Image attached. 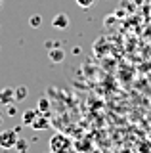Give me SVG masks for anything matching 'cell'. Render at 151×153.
I'll list each match as a JSON object with an SVG mask.
<instances>
[{"instance_id":"8fae6325","label":"cell","mask_w":151,"mask_h":153,"mask_svg":"<svg viewBox=\"0 0 151 153\" xmlns=\"http://www.w3.org/2000/svg\"><path fill=\"white\" fill-rule=\"evenodd\" d=\"M36 109H38L40 113H48L50 111V102L46 98H40L38 100V107H36Z\"/></svg>"},{"instance_id":"ba28073f","label":"cell","mask_w":151,"mask_h":153,"mask_svg":"<svg viewBox=\"0 0 151 153\" xmlns=\"http://www.w3.org/2000/svg\"><path fill=\"white\" fill-rule=\"evenodd\" d=\"M27 147H29V143H27V140L25 138H17V142H16V147H13V149H16L17 153H27Z\"/></svg>"},{"instance_id":"7a4b0ae2","label":"cell","mask_w":151,"mask_h":153,"mask_svg":"<svg viewBox=\"0 0 151 153\" xmlns=\"http://www.w3.org/2000/svg\"><path fill=\"white\" fill-rule=\"evenodd\" d=\"M17 138H19V132H17L16 128L2 130V132H0V147H4V149H13Z\"/></svg>"},{"instance_id":"2e32d148","label":"cell","mask_w":151,"mask_h":153,"mask_svg":"<svg viewBox=\"0 0 151 153\" xmlns=\"http://www.w3.org/2000/svg\"><path fill=\"white\" fill-rule=\"evenodd\" d=\"M16 153H17V151H16Z\"/></svg>"},{"instance_id":"277c9868","label":"cell","mask_w":151,"mask_h":153,"mask_svg":"<svg viewBox=\"0 0 151 153\" xmlns=\"http://www.w3.org/2000/svg\"><path fill=\"white\" fill-rule=\"evenodd\" d=\"M52 27L59 29V31H65L69 27V16L67 13H56L54 19H52Z\"/></svg>"},{"instance_id":"8992f818","label":"cell","mask_w":151,"mask_h":153,"mask_svg":"<svg viewBox=\"0 0 151 153\" xmlns=\"http://www.w3.org/2000/svg\"><path fill=\"white\" fill-rule=\"evenodd\" d=\"M38 109H27L25 113H23V117H21V123H23V126H31L33 121H35L36 117H38Z\"/></svg>"},{"instance_id":"30bf717a","label":"cell","mask_w":151,"mask_h":153,"mask_svg":"<svg viewBox=\"0 0 151 153\" xmlns=\"http://www.w3.org/2000/svg\"><path fill=\"white\" fill-rule=\"evenodd\" d=\"M29 25H31L33 29H38V27L42 25V16H40V13H35V16L29 17Z\"/></svg>"},{"instance_id":"6da1fadb","label":"cell","mask_w":151,"mask_h":153,"mask_svg":"<svg viewBox=\"0 0 151 153\" xmlns=\"http://www.w3.org/2000/svg\"><path fill=\"white\" fill-rule=\"evenodd\" d=\"M69 147H71V140L65 134H54L52 136V140H50V149L54 151V153H67L69 151Z\"/></svg>"},{"instance_id":"7c38bea8","label":"cell","mask_w":151,"mask_h":153,"mask_svg":"<svg viewBox=\"0 0 151 153\" xmlns=\"http://www.w3.org/2000/svg\"><path fill=\"white\" fill-rule=\"evenodd\" d=\"M77 2V6H81L84 10H88V8H92L94 4H96V0H75Z\"/></svg>"},{"instance_id":"9c48e42d","label":"cell","mask_w":151,"mask_h":153,"mask_svg":"<svg viewBox=\"0 0 151 153\" xmlns=\"http://www.w3.org/2000/svg\"><path fill=\"white\" fill-rule=\"evenodd\" d=\"M27 96H29L27 86H17V88H16V102H23Z\"/></svg>"},{"instance_id":"52a82bcc","label":"cell","mask_w":151,"mask_h":153,"mask_svg":"<svg viewBox=\"0 0 151 153\" xmlns=\"http://www.w3.org/2000/svg\"><path fill=\"white\" fill-rule=\"evenodd\" d=\"M35 130H46V128L50 126V121L46 117H36L35 121H33V124H31Z\"/></svg>"},{"instance_id":"4fadbf2b","label":"cell","mask_w":151,"mask_h":153,"mask_svg":"<svg viewBox=\"0 0 151 153\" xmlns=\"http://www.w3.org/2000/svg\"><path fill=\"white\" fill-rule=\"evenodd\" d=\"M16 113H17V107H13V103H10V105H8V115H10V117H13Z\"/></svg>"},{"instance_id":"3957f363","label":"cell","mask_w":151,"mask_h":153,"mask_svg":"<svg viewBox=\"0 0 151 153\" xmlns=\"http://www.w3.org/2000/svg\"><path fill=\"white\" fill-rule=\"evenodd\" d=\"M10 103H16V88L6 86L0 90V105H10Z\"/></svg>"},{"instance_id":"5bb4252c","label":"cell","mask_w":151,"mask_h":153,"mask_svg":"<svg viewBox=\"0 0 151 153\" xmlns=\"http://www.w3.org/2000/svg\"><path fill=\"white\" fill-rule=\"evenodd\" d=\"M0 124H2V115H0Z\"/></svg>"},{"instance_id":"9a60e30c","label":"cell","mask_w":151,"mask_h":153,"mask_svg":"<svg viewBox=\"0 0 151 153\" xmlns=\"http://www.w3.org/2000/svg\"><path fill=\"white\" fill-rule=\"evenodd\" d=\"M0 8H2V0H0Z\"/></svg>"},{"instance_id":"5b68a950","label":"cell","mask_w":151,"mask_h":153,"mask_svg":"<svg viewBox=\"0 0 151 153\" xmlns=\"http://www.w3.org/2000/svg\"><path fill=\"white\" fill-rule=\"evenodd\" d=\"M48 57H50V61H54V63H59V61H63L65 52L61 50V46L58 44V42H56V46L48 48Z\"/></svg>"}]
</instances>
